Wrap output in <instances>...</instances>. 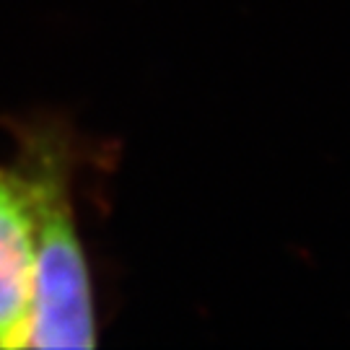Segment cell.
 <instances>
[{
  "instance_id": "obj_1",
  "label": "cell",
  "mask_w": 350,
  "mask_h": 350,
  "mask_svg": "<svg viewBox=\"0 0 350 350\" xmlns=\"http://www.w3.org/2000/svg\"><path fill=\"white\" fill-rule=\"evenodd\" d=\"M16 174L29 202L34 252L24 348H91L96 342L91 280L68 195L63 140L50 130H26Z\"/></svg>"
},
{
  "instance_id": "obj_2",
  "label": "cell",
  "mask_w": 350,
  "mask_h": 350,
  "mask_svg": "<svg viewBox=\"0 0 350 350\" xmlns=\"http://www.w3.org/2000/svg\"><path fill=\"white\" fill-rule=\"evenodd\" d=\"M31 218L16 169H0V348H24L31 304Z\"/></svg>"
}]
</instances>
